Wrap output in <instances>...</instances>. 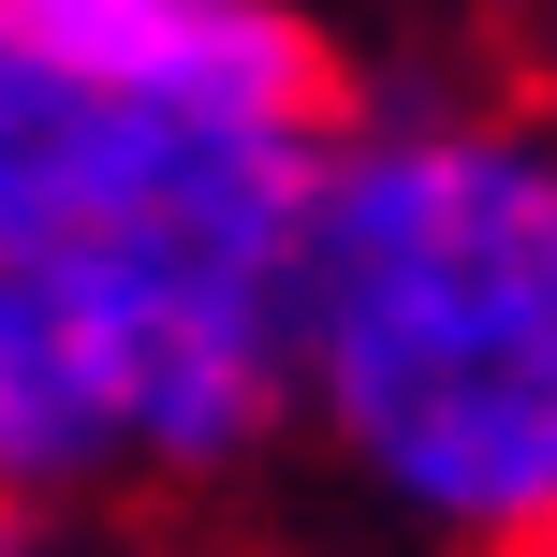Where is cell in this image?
<instances>
[{"label":"cell","instance_id":"6da1fadb","mask_svg":"<svg viewBox=\"0 0 557 557\" xmlns=\"http://www.w3.org/2000/svg\"><path fill=\"white\" fill-rule=\"evenodd\" d=\"M367 557L557 543V117L499 45H352L278 250V455Z\"/></svg>","mask_w":557,"mask_h":557},{"label":"cell","instance_id":"7a4b0ae2","mask_svg":"<svg viewBox=\"0 0 557 557\" xmlns=\"http://www.w3.org/2000/svg\"><path fill=\"white\" fill-rule=\"evenodd\" d=\"M337 88V0H0V250L88 308L133 499L264 484L278 250Z\"/></svg>","mask_w":557,"mask_h":557},{"label":"cell","instance_id":"3957f363","mask_svg":"<svg viewBox=\"0 0 557 557\" xmlns=\"http://www.w3.org/2000/svg\"><path fill=\"white\" fill-rule=\"evenodd\" d=\"M0 557H162L147 499H0Z\"/></svg>","mask_w":557,"mask_h":557},{"label":"cell","instance_id":"277c9868","mask_svg":"<svg viewBox=\"0 0 557 557\" xmlns=\"http://www.w3.org/2000/svg\"><path fill=\"white\" fill-rule=\"evenodd\" d=\"M484 15H499V0H484Z\"/></svg>","mask_w":557,"mask_h":557}]
</instances>
